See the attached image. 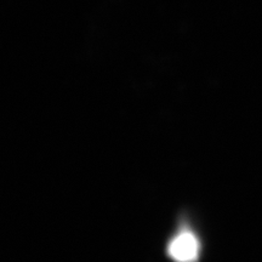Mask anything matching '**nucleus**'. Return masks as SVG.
<instances>
[{"instance_id": "1", "label": "nucleus", "mask_w": 262, "mask_h": 262, "mask_svg": "<svg viewBox=\"0 0 262 262\" xmlns=\"http://www.w3.org/2000/svg\"><path fill=\"white\" fill-rule=\"evenodd\" d=\"M169 255L176 262H194L199 255V242L191 232H182L172 239Z\"/></svg>"}]
</instances>
